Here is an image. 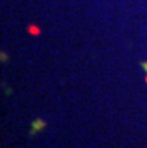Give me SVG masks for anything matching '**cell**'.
I'll use <instances>...</instances> for the list:
<instances>
[{
	"label": "cell",
	"mask_w": 147,
	"mask_h": 148,
	"mask_svg": "<svg viewBox=\"0 0 147 148\" xmlns=\"http://www.w3.org/2000/svg\"><path fill=\"white\" fill-rule=\"evenodd\" d=\"M45 127V121L44 120H41V118H38V120H35L33 123H32V130H30V136H33V135H36L39 130H42Z\"/></svg>",
	"instance_id": "6da1fadb"
},
{
	"label": "cell",
	"mask_w": 147,
	"mask_h": 148,
	"mask_svg": "<svg viewBox=\"0 0 147 148\" xmlns=\"http://www.w3.org/2000/svg\"><path fill=\"white\" fill-rule=\"evenodd\" d=\"M29 32H30V33H33V34H38V33H39V29L33 27V25H29Z\"/></svg>",
	"instance_id": "7a4b0ae2"
},
{
	"label": "cell",
	"mask_w": 147,
	"mask_h": 148,
	"mask_svg": "<svg viewBox=\"0 0 147 148\" xmlns=\"http://www.w3.org/2000/svg\"><path fill=\"white\" fill-rule=\"evenodd\" d=\"M141 67L144 69V71H146V73H147V62H143V63H141Z\"/></svg>",
	"instance_id": "3957f363"
},
{
	"label": "cell",
	"mask_w": 147,
	"mask_h": 148,
	"mask_svg": "<svg viewBox=\"0 0 147 148\" xmlns=\"http://www.w3.org/2000/svg\"><path fill=\"white\" fill-rule=\"evenodd\" d=\"M2 60L5 62V60H8V56H5V53H2Z\"/></svg>",
	"instance_id": "277c9868"
},
{
	"label": "cell",
	"mask_w": 147,
	"mask_h": 148,
	"mask_svg": "<svg viewBox=\"0 0 147 148\" xmlns=\"http://www.w3.org/2000/svg\"><path fill=\"white\" fill-rule=\"evenodd\" d=\"M146 82H147V76H146Z\"/></svg>",
	"instance_id": "5b68a950"
}]
</instances>
